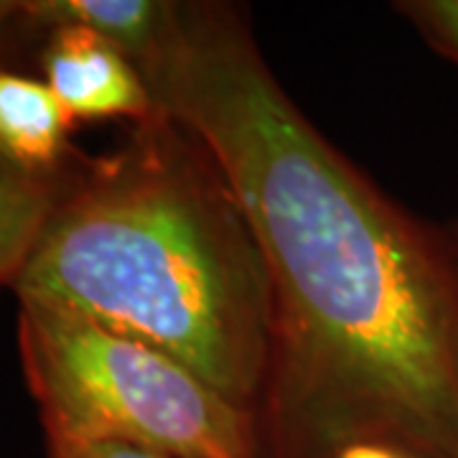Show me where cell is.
Returning a JSON list of instances; mask_svg holds the SVG:
<instances>
[{
	"instance_id": "6da1fadb",
	"label": "cell",
	"mask_w": 458,
	"mask_h": 458,
	"mask_svg": "<svg viewBox=\"0 0 458 458\" xmlns=\"http://www.w3.org/2000/svg\"><path fill=\"white\" fill-rule=\"evenodd\" d=\"M140 74L209 150L260 250L273 301L262 451L334 458L385 441L458 458V252L321 138L225 8L179 5Z\"/></svg>"
},
{
	"instance_id": "8992f818",
	"label": "cell",
	"mask_w": 458,
	"mask_h": 458,
	"mask_svg": "<svg viewBox=\"0 0 458 458\" xmlns=\"http://www.w3.org/2000/svg\"><path fill=\"white\" fill-rule=\"evenodd\" d=\"M176 8L156 0H29L26 16L38 31L80 26L98 33L140 66L161 47Z\"/></svg>"
},
{
	"instance_id": "7a4b0ae2",
	"label": "cell",
	"mask_w": 458,
	"mask_h": 458,
	"mask_svg": "<svg viewBox=\"0 0 458 458\" xmlns=\"http://www.w3.org/2000/svg\"><path fill=\"white\" fill-rule=\"evenodd\" d=\"M11 291L148 344L260 415L273 349L260 250L209 150L165 113L69 171Z\"/></svg>"
},
{
	"instance_id": "ba28073f",
	"label": "cell",
	"mask_w": 458,
	"mask_h": 458,
	"mask_svg": "<svg viewBox=\"0 0 458 458\" xmlns=\"http://www.w3.org/2000/svg\"><path fill=\"white\" fill-rule=\"evenodd\" d=\"M408 8L428 38L458 62V0L412 3Z\"/></svg>"
},
{
	"instance_id": "52a82bcc",
	"label": "cell",
	"mask_w": 458,
	"mask_h": 458,
	"mask_svg": "<svg viewBox=\"0 0 458 458\" xmlns=\"http://www.w3.org/2000/svg\"><path fill=\"white\" fill-rule=\"evenodd\" d=\"M69 171L62 176H33L0 156V288H13Z\"/></svg>"
},
{
	"instance_id": "5b68a950",
	"label": "cell",
	"mask_w": 458,
	"mask_h": 458,
	"mask_svg": "<svg viewBox=\"0 0 458 458\" xmlns=\"http://www.w3.org/2000/svg\"><path fill=\"white\" fill-rule=\"evenodd\" d=\"M77 120L44 80L0 62V156L33 176H62L74 158L69 135Z\"/></svg>"
},
{
	"instance_id": "9c48e42d",
	"label": "cell",
	"mask_w": 458,
	"mask_h": 458,
	"mask_svg": "<svg viewBox=\"0 0 458 458\" xmlns=\"http://www.w3.org/2000/svg\"><path fill=\"white\" fill-rule=\"evenodd\" d=\"M47 454L49 458H168L125 443L66 441V438H47Z\"/></svg>"
},
{
	"instance_id": "3957f363",
	"label": "cell",
	"mask_w": 458,
	"mask_h": 458,
	"mask_svg": "<svg viewBox=\"0 0 458 458\" xmlns=\"http://www.w3.org/2000/svg\"><path fill=\"white\" fill-rule=\"evenodd\" d=\"M18 352L47 438L168 458H262L258 415L148 344L18 298Z\"/></svg>"
},
{
	"instance_id": "30bf717a",
	"label": "cell",
	"mask_w": 458,
	"mask_h": 458,
	"mask_svg": "<svg viewBox=\"0 0 458 458\" xmlns=\"http://www.w3.org/2000/svg\"><path fill=\"white\" fill-rule=\"evenodd\" d=\"M23 31H36L29 16H26V3L0 0V62L11 47V38Z\"/></svg>"
},
{
	"instance_id": "277c9868",
	"label": "cell",
	"mask_w": 458,
	"mask_h": 458,
	"mask_svg": "<svg viewBox=\"0 0 458 458\" xmlns=\"http://www.w3.org/2000/svg\"><path fill=\"white\" fill-rule=\"evenodd\" d=\"M44 82L77 123L128 117L135 125L161 113L140 69L98 33L54 26L41 47Z\"/></svg>"
},
{
	"instance_id": "7c38bea8",
	"label": "cell",
	"mask_w": 458,
	"mask_h": 458,
	"mask_svg": "<svg viewBox=\"0 0 458 458\" xmlns=\"http://www.w3.org/2000/svg\"><path fill=\"white\" fill-rule=\"evenodd\" d=\"M456 252H458V250H456Z\"/></svg>"
},
{
	"instance_id": "8fae6325",
	"label": "cell",
	"mask_w": 458,
	"mask_h": 458,
	"mask_svg": "<svg viewBox=\"0 0 458 458\" xmlns=\"http://www.w3.org/2000/svg\"><path fill=\"white\" fill-rule=\"evenodd\" d=\"M334 458H415L408 451L385 441H357L344 445Z\"/></svg>"
}]
</instances>
